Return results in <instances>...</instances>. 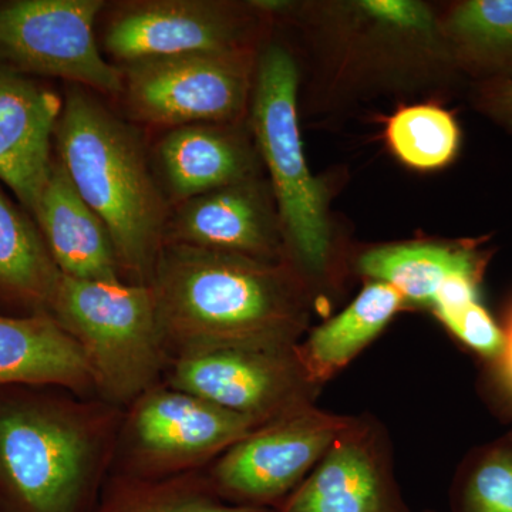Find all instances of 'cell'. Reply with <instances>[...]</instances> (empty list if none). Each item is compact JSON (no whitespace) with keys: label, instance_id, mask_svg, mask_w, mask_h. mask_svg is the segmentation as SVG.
<instances>
[{"label":"cell","instance_id":"6da1fadb","mask_svg":"<svg viewBox=\"0 0 512 512\" xmlns=\"http://www.w3.org/2000/svg\"><path fill=\"white\" fill-rule=\"evenodd\" d=\"M150 285L171 360L215 348H293L308 329V282L288 262L165 244Z\"/></svg>","mask_w":512,"mask_h":512},{"label":"cell","instance_id":"ffe728a7","mask_svg":"<svg viewBox=\"0 0 512 512\" xmlns=\"http://www.w3.org/2000/svg\"><path fill=\"white\" fill-rule=\"evenodd\" d=\"M359 271L372 281L392 286L404 303L431 308L446 279L460 272L481 271V264L468 249L402 244L366 252L360 256Z\"/></svg>","mask_w":512,"mask_h":512},{"label":"cell","instance_id":"9c48e42d","mask_svg":"<svg viewBox=\"0 0 512 512\" xmlns=\"http://www.w3.org/2000/svg\"><path fill=\"white\" fill-rule=\"evenodd\" d=\"M168 386L259 424L313 406L320 387L293 348H215L171 360Z\"/></svg>","mask_w":512,"mask_h":512},{"label":"cell","instance_id":"4316f807","mask_svg":"<svg viewBox=\"0 0 512 512\" xmlns=\"http://www.w3.org/2000/svg\"><path fill=\"white\" fill-rule=\"evenodd\" d=\"M491 103L495 113L500 114L504 120L512 121V80L494 87Z\"/></svg>","mask_w":512,"mask_h":512},{"label":"cell","instance_id":"d6986e66","mask_svg":"<svg viewBox=\"0 0 512 512\" xmlns=\"http://www.w3.org/2000/svg\"><path fill=\"white\" fill-rule=\"evenodd\" d=\"M403 305L396 289L372 281L345 311L313 329L308 338L296 345L312 382L322 387L338 375L382 333Z\"/></svg>","mask_w":512,"mask_h":512},{"label":"cell","instance_id":"4fadbf2b","mask_svg":"<svg viewBox=\"0 0 512 512\" xmlns=\"http://www.w3.org/2000/svg\"><path fill=\"white\" fill-rule=\"evenodd\" d=\"M278 212L256 177L177 204L164 245L178 244L247 256L269 264L288 262Z\"/></svg>","mask_w":512,"mask_h":512},{"label":"cell","instance_id":"30bf717a","mask_svg":"<svg viewBox=\"0 0 512 512\" xmlns=\"http://www.w3.org/2000/svg\"><path fill=\"white\" fill-rule=\"evenodd\" d=\"M258 427L256 421L195 394L153 387L131 404L126 440L133 466L123 474L157 478L191 473Z\"/></svg>","mask_w":512,"mask_h":512},{"label":"cell","instance_id":"9a60e30c","mask_svg":"<svg viewBox=\"0 0 512 512\" xmlns=\"http://www.w3.org/2000/svg\"><path fill=\"white\" fill-rule=\"evenodd\" d=\"M32 217L63 275L83 281L121 282L109 232L80 197L57 158H53Z\"/></svg>","mask_w":512,"mask_h":512},{"label":"cell","instance_id":"3957f363","mask_svg":"<svg viewBox=\"0 0 512 512\" xmlns=\"http://www.w3.org/2000/svg\"><path fill=\"white\" fill-rule=\"evenodd\" d=\"M57 160L109 232L120 272L150 285L170 207L136 133L99 100L73 89L57 121Z\"/></svg>","mask_w":512,"mask_h":512},{"label":"cell","instance_id":"5bb4252c","mask_svg":"<svg viewBox=\"0 0 512 512\" xmlns=\"http://www.w3.org/2000/svg\"><path fill=\"white\" fill-rule=\"evenodd\" d=\"M63 101L0 59V181L32 215L52 167Z\"/></svg>","mask_w":512,"mask_h":512},{"label":"cell","instance_id":"cb8c5ba5","mask_svg":"<svg viewBox=\"0 0 512 512\" xmlns=\"http://www.w3.org/2000/svg\"><path fill=\"white\" fill-rule=\"evenodd\" d=\"M451 35L478 55H512V0H470L448 19Z\"/></svg>","mask_w":512,"mask_h":512},{"label":"cell","instance_id":"e0dca14e","mask_svg":"<svg viewBox=\"0 0 512 512\" xmlns=\"http://www.w3.org/2000/svg\"><path fill=\"white\" fill-rule=\"evenodd\" d=\"M12 386L96 392L82 349L47 313L0 315V387Z\"/></svg>","mask_w":512,"mask_h":512},{"label":"cell","instance_id":"d4e9b609","mask_svg":"<svg viewBox=\"0 0 512 512\" xmlns=\"http://www.w3.org/2000/svg\"><path fill=\"white\" fill-rule=\"evenodd\" d=\"M444 326L467 349L473 350L485 362L497 366L505 350V330L498 326L481 302L468 306L457 315L443 320Z\"/></svg>","mask_w":512,"mask_h":512},{"label":"cell","instance_id":"277c9868","mask_svg":"<svg viewBox=\"0 0 512 512\" xmlns=\"http://www.w3.org/2000/svg\"><path fill=\"white\" fill-rule=\"evenodd\" d=\"M49 315L82 349L104 402L131 406L170 367L151 285L60 276Z\"/></svg>","mask_w":512,"mask_h":512},{"label":"cell","instance_id":"8992f818","mask_svg":"<svg viewBox=\"0 0 512 512\" xmlns=\"http://www.w3.org/2000/svg\"><path fill=\"white\" fill-rule=\"evenodd\" d=\"M350 420L313 404L264 424L218 456L208 481L228 503L274 511L308 477Z\"/></svg>","mask_w":512,"mask_h":512},{"label":"cell","instance_id":"44dd1931","mask_svg":"<svg viewBox=\"0 0 512 512\" xmlns=\"http://www.w3.org/2000/svg\"><path fill=\"white\" fill-rule=\"evenodd\" d=\"M92 512H274L222 500L207 476L191 471L168 477L121 473L101 490Z\"/></svg>","mask_w":512,"mask_h":512},{"label":"cell","instance_id":"603a6c76","mask_svg":"<svg viewBox=\"0 0 512 512\" xmlns=\"http://www.w3.org/2000/svg\"><path fill=\"white\" fill-rule=\"evenodd\" d=\"M451 501L453 512H512V434L468 457Z\"/></svg>","mask_w":512,"mask_h":512},{"label":"cell","instance_id":"5b68a950","mask_svg":"<svg viewBox=\"0 0 512 512\" xmlns=\"http://www.w3.org/2000/svg\"><path fill=\"white\" fill-rule=\"evenodd\" d=\"M296 90L298 70L292 56L282 47H269L256 72L252 131L271 175L285 242L303 278L329 271L332 245L325 192L303 156Z\"/></svg>","mask_w":512,"mask_h":512},{"label":"cell","instance_id":"52a82bcc","mask_svg":"<svg viewBox=\"0 0 512 512\" xmlns=\"http://www.w3.org/2000/svg\"><path fill=\"white\" fill-rule=\"evenodd\" d=\"M123 74L128 107L141 121L231 124L247 110L252 60L248 49L165 57L126 64Z\"/></svg>","mask_w":512,"mask_h":512},{"label":"cell","instance_id":"f1b7e54d","mask_svg":"<svg viewBox=\"0 0 512 512\" xmlns=\"http://www.w3.org/2000/svg\"><path fill=\"white\" fill-rule=\"evenodd\" d=\"M426 512H433V511H426Z\"/></svg>","mask_w":512,"mask_h":512},{"label":"cell","instance_id":"ba28073f","mask_svg":"<svg viewBox=\"0 0 512 512\" xmlns=\"http://www.w3.org/2000/svg\"><path fill=\"white\" fill-rule=\"evenodd\" d=\"M101 0H15L0 5V59L22 73L57 77L104 94L124 90L123 70L101 56Z\"/></svg>","mask_w":512,"mask_h":512},{"label":"cell","instance_id":"ac0fdd59","mask_svg":"<svg viewBox=\"0 0 512 512\" xmlns=\"http://www.w3.org/2000/svg\"><path fill=\"white\" fill-rule=\"evenodd\" d=\"M60 276L36 222L0 188V315H49Z\"/></svg>","mask_w":512,"mask_h":512},{"label":"cell","instance_id":"7402d4cb","mask_svg":"<svg viewBox=\"0 0 512 512\" xmlns=\"http://www.w3.org/2000/svg\"><path fill=\"white\" fill-rule=\"evenodd\" d=\"M387 138L403 163L420 170L450 163L458 148L456 121L446 110L434 106L397 111L387 126Z\"/></svg>","mask_w":512,"mask_h":512},{"label":"cell","instance_id":"8fae6325","mask_svg":"<svg viewBox=\"0 0 512 512\" xmlns=\"http://www.w3.org/2000/svg\"><path fill=\"white\" fill-rule=\"evenodd\" d=\"M274 512H412L393 473L386 431L352 417L302 484Z\"/></svg>","mask_w":512,"mask_h":512},{"label":"cell","instance_id":"2e32d148","mask_svg":"<svg viewBox=\"0 0 512 512\" xmlns=\"http://www.w3.org/2000/svg\"><path fill=\"white\" fill-rule=\"evenodd\" d=\"M157 161L177 204L256 177L254 148L231 124L170 128L158 144Z\"/></svg>","mask_w":512,"mask_h":512},{"label":"cell","instance_id":"83f0119b","mask_svg":"<svg viewBox=\"0 0 512 512\" xmlns=\"http://www.w3.org/2000/svg\"><path fill=\"white\" fill-rule=\"evenodd\" d=\"M505 339H507V342H505L504 355L495 369H497L505 389L512 397V318L510 325L505 329Z\"/></svg>","mask_w":512,"mask_h":512},{"label":"cell","instance_id":"484cf974","mask_svg":"<svg viewBox=\"0 0 512 512\" xmlns=\"http://www.w3.org/2000/svg\"><path fill=\"white\" fill-rule=\"evenodd\" d=\"M357 8L369 18L390 28L407 32L430 33L434 20L430 10L419 2L409 0H365Z\"/></svg>","mask_w":512,"mask_h":512},{"label":"cell","instance_id":"7a4b0ae2","mask_svg":"<svg viewBox=\"0 0 512 512\" xmlns=\"http://www.w3.org/2000/svg\"><path fill=\"white\" fill-rule=\"evenodd\" d=\"M119 417L32 386L0 392V512H92Z\"/></svg>","mask_w":512,"mask_h":512},{"label":"cell","instance_id":"7c38bea8","mask_svg":"<svg viewBox=\"0 0 512 512\" xmlns=\"http://www.w3.org/2000/svg\"><path fill=\"white\" fill-rule=\"evenodd\" d=\"M241 22L225 5L205 0L128 3L111 18L104 47L126 64L245 49Z\"/></svg>","mask_w":512,"mask_h":512}]
</instances>
